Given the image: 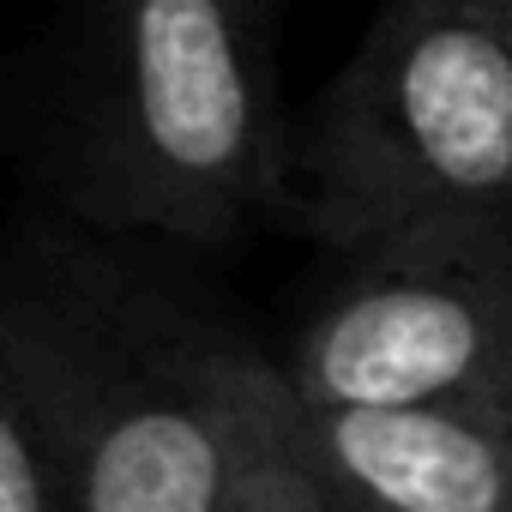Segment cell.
I'll return each mask as SVG.
<instances>
[{
    "mask_svg": "<svg viewBox=\"0 0 512 512\" xmlns=\"http://www.w3.org/2000/svg\"><path fill=\"white\" fill-rule=\"evenodd\" d=\"M37 169L67 217L133 241L217 247L290 211L266 0H73Z\"/></svg>",
    "mask_w": 512,
    "mask_h": 512,
    "instance_id": "6da1fadb",
    "label": "cell"
},
{
    "mask_svg": "<svg viewBox=\"0 0 512 512\" xmlns=\"http://www.w3.org/2000/svg\"><path fill=\"white\" fill-rule=\"evenodd\" d=\"M0 362L43 392L79 512H223L290 392L223 314L55 229L19 241Z\"/></svg>",
    "mask_w": 512,
    "mask_h": 512,
    "instance_id": "7a4b0ae2",
    "label": "cell"
},
{
    "mask_svg": "<svg viewBox=\"0 0 512 512\" xmlns=\"http://www.w3.org/2000/svg\"><path fill=\"white\" fill-rule=\"evenodd\" d=\"M290 211L344 253L512 223V19L500 0H386L308 115Z\"/></svg>",
    "mask_w": 512,
    "mask_h": 512,
    "instance_id": "3957f363",
    "label": "cell"
},
{
    "mask_svg": "<svg viewBox=\"0 0 512 512\" xmlns=\"http://www.w3.org/2000/svg\"><path fill=\"white\" fill-rule=\"evenodd\" d=\"M284 374L302 404L332 410H512V223L350 253Z\"/></svg>",
    "mask_w": 512,
    "mask_h": 512,
    "instance_id": "277c9868",
    "label": "cell"
},
{
    "mask_svg": "<svg viewBox=\"0 0 512 512\" xmlns=\"http://www.w3.org/2000/svg\"><path fill=\"white\" fill-rule=\"evenodd\" d=\"M290 446L326 512H512V410H332L290 392Z\"/></svg>",
    "mask_w": 512,
    "mask_h": 512,
    "instance_id": "5b68a950",
    "label": "cell"
},
{
    "mask_svg": "<svg viewBox=\"0 0 512 512\" xmlns=\"http://www.w3.org/2000/svg\"><path fill=\"white\" fill-rule=\"evenodd\" d=\"M0 512H79L43 392L0 362Z\"/></svg>",
    "mask_w": 512,
    "mask_h": 512,
    "instance_id": "8992f818",
    "label": "cell"
},
{
    "mask_svg": "<svg viewBox=\"0 0 512 512\" xmlns=\"http://www.w3.org/2000/svg\"><path fill=\"white\" fill-rule=\"evenodd\" d=\"M223 512H326L320 494H314V476L302 470V458H296V446H290V392H284V404H278L266 440L253 446L247 470L235 476Z\"/></svg>",
    "mask_w": 512,
    "mask_h": 512,
    "instance_id": "52a82bcc",
    "label": "cell"
},
{
    "mask_svg": "<svg viewBox=\"0 0 512 512\" xmlns=\"http://www.w3.org/2000/svg\"><path fill=\"white\" fill-rule=\"evenodd\" d=\"M500 13H506V19H512V0H500Z\"/></svg>",
    "mask_w": 512,
    "mask_h": 512,
    "instance_id": "ba28073f",
    "label": "cell"
}]
</instances>
